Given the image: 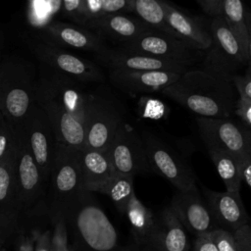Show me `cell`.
Segmentation results:
<instances>
[{
	"mask_svg": "<svg viewBox=\"0 0 251 251\" xmlns=\"http://www.w3.org/2000/svg\"><path fill=\"white\" fill-rule=\"evenodd\" d=\"M87 101L81 82L52 69L35 83V103L47 116L57 142L78 150L85 146Z\"/></svg>",
	"mask_w": 251,
	"mask_h": 251,
	"instance_id": "obj_1",
	"label": "cell"
},
{
	"mask_svg": "<svg viewBox=\"0 0 251 251\" xmlns=\"http://www.w3.org/2000/svg\"><path fill=\"white\" fill-rule=\"evenodd\" d=\"M204 13L207 15L217 18L222 17L223 0H196Z\"/></svg>",
	"mask_w": 251,
	"mask_h": 251,
	"instance_id": "obj_39",
	"label": "cell"
},
{
	"mask_svg": "<svg viewBox=\"0 0 251 251\" xmlns=\"http://www.w3.org/2000/svg\"><path fill=\"white\" fill-rule=\"evenodd\" d=\"M207 234L213 241L218 251H236L231 232L222 228H217Z\"/></svg>",
	"mask_w": 251,
	"mask_h": 251,
	"instance_id": "obj_33",
	"label": "cell"
},
{
	"mask_svg": "<svg viewBox=\"0 0 251 251\" xmlns=\"http://www.w3.org/2000/svg\"><path fill=\"white\" fill-rule=\"evenodd\" d=\"M35 83L26 66L12 61L0 66V112L15 127L35 104Z\"/></svg>",
	"mask_w": 251,
	"mask_h": 251,
	"instance_id": "obj_5",
	"label": "cell"
},
{
	"mask_svg": "<svg viewBox=\"0 0 251 251\" xmlns=\"http://www.w3.org/2000/svg\"><path fill=\"white\" fill-rule=\"evenodd\" d=\"M222 18L241 43L244 50L251 54V31L249 14L242 0H223Z\"/></svg>",
	"mask_w": 251,
	"mask_h": 251,
	"instance_id": "obj_27",
	"label": "cell"
},
{
	"mask_svg": "<svg viewBox=\"0 0 251 251\" xmlns=\"http://www.w3.org/2000/svg\"><path fill=\"white\" fill-rule=\"evenodd\" d=\"M182 74L166 71H129L110 69L109 77L114 86L130 93L161 92L173 84Z\"/></svg>",
	"mask_w": 251,
	"mask_h": 251,
	"instance_id": "obj_17",
	"label": "cell"
},
{
	"mask_svg": "<svg viewBox=\"0 0 251 251\" xmlns=\"http://www.w3.org/2000/svg\"><path fill=\"white\" fill-rule=\"evenodd\" d=\"M233 114L237 116L239 122L246 127H251V101L237 99Z\"/></svg>",
	"mask_w": 251,
	"mask_h": 251,
	"instance_id": "obj_37",
	"label": "cell"
},
{
	"mask_svg": "<svg viewBox=\"0 0 251 251\" xmlns=\"http://www.w3.org/2000/svg\"><path fill=\"white\" fill-rule=\"evenodd\" d=\"M35 53L52 70L81 83L104 80L103 74L95 64L55 45L38 44L35 46Z\"/></svg>",
	"mask_w": 251,
	"mask_h": 251,
	"instance_id": "obj_14",
	"label": "cell"
},
{
	"mask_svg": "<svg viewBox=\"0 0 251 251\" xmlns=\"http://www.w3.org/2000/svg\"><path fill=\"white\" fill-rule=\"evenodd\" d=\"M96 56L109 69L129 71H166L179 74H183L184 72L192 69L184 64L136 53H129L120 49H109L107 47Z\"/></svg>",
	"mask_w": 251,
	"mask_h": 251,
	"instance_id": "obj_19",
	"label": "cell"
},
{
	"mask_svg": "<svg viewBox=\"0 0 251 251\" xmlns=\"http://www.w3.org/2000/svg\"><path fill=\"white\" fill-rule=\"evenodd\" d=\"M125 215L129 225L132 243L147 246L155 230L157 214L146 207L134 193L126 205Z\"/></svg>",
	"mask_w": 251,
	"mask_h": 251,
	"instance_id": "obj_23",
	"label": "cell"
},
{
	"mask_svg": "<svg viewBox=\"0 0 251 251\" xmlns=\"http://www.w3.org/2000/svg\"><path fill=\"white\" fill-rule=\"evenodd\" d=\"M190 251H218L208 234L195 236Z\"/></svg>",
	"mask_w": 251,
	"mask_h": 251,
	"instance_id": "obj_42",
	"label": "cell"
},
{
	"mask_svg": "<svg viewBox=\"0 0 251 251\" xmlns=\"http://www.w3.org/2000/svg\"><path fill=\"white\" fill-rule=\"evenodd\" d=\"M150 173L157 174L180 191H198L190 164L167 141L144 130L141 133Z\"/></svg>",
	"mask_w": 251,
	"mask_h": 251,
	"instance_id": "obj_6",
	"label": "cell"
},
{
	"mask_svg": "<svg viewBox=\"0 0 251 251\" xmlns=\"http://www.w3.org/2000/svg\"><path fill=\"white\" fill-rule=\"evenodd\" d=\"M44 33L56 43L96 55L106 48L100 36L82 25L55 22L44 27Z\"/></svg>",
	"mask_w": 251,
	"mask_h": 251,
	"instance_id": "obj_22",
	"label": "cell"
},
{
	"mask_svg": "<svg viewBox=\"0 0 251 251\" xmlns=\"http://www.w3.org/2000/svg\"><path fill=\"white\" fill-rule=\"evenodd\" d=\"M114 251H130L129 247L126 246V247H122V246H119L118 248H116Z\"/></svg>",
	"mask_w": 251,
	"mask_h": 251,
	"instance_id": "obj_45",
	"label": "cell"
},
{
	"mask_svg": "<svg viewBox=\"0 0 251 251\" xmlns=\"http://www.w3.org/2000/svg\"><path fill=\"white\" fill-rule=\"evenodd\" d=\"M0 212L16 221L22 214L15 176V155L0 162Z\"/></svg>",
	"mask_w": 251,
	"mask_h": 251,
	"instance_id": "obj_26",
	"label": "cell"
},
{
	"mask_svg": "<svg viewBox=\"0 0 251 251\" xmlns=\"http://www.w3.org/2000/svg\"><path fill=\"white\" fill-rule=\"evenodd\" d=\"M83 26L101 38L106 36L119 40L122 43L130 41L147 30L152 29L141 20L128 14L107 15L89 21Z\"/></svg>",
	"mask_w": 251,
	"mask_h": 251,
	"instance_id": "obj_21",
	"label": "cell"
},
{
	"mask_svg": "<svg viewBox=\"0 0 251 251\" xmlns=\"http://www.w3.org/2000/svg\"><path fill=\"white\" fill-rule=\"evenodd\" d=\"M186 231L198 236L219 228L198 191L177 190L169 205Z\"/></svg>",
	"mask_w": 251,
	"mask_h": 251,
	"instance_id": "obj_15",
	"label": "cell"
},
{
	"mask_svg": "<svg viewBox=\"0 0 251 251\" xmlns=\"http://www.w3.org/2000/svg\"><path fill=\"white\" fill-rule=\"evenodd\" d=\"M105 152L116 174L132 176L150 174L141 135L125 121L119 126Z\"/></svg>",
	"mask_w": 251,
	"mask_h": 251,
	"instance_id": "obj_11",
	"label": "cell"
},
{
	"mask_svg": "<svg viewBox=\"0 0 251 251\" xmlns=\"http://www.w3.org/2000/svg\"><path fill=\"white\" fill-rule=\"evenodd\" d=\"M54 229L51 236L52 251H75L71 244L67 226L64 219H58L53 222Z\"/></svg>",
	"mask_w": 251,
	"mask_h": 251,
	"instance_id": "obj_32",
	"label": "cell"
},
{
	"mask_svg": "<svg viewBox=\"0 0 251 251\" xmlns=\"http://www.w3.org/2000/svg\"><path fill=\"white\" fill-rule=\"evenodd\" d=\"M0 251H7V250H6L5 247H1V248H0Z\"/></svg>",
	"mask_w": 251,
	"mask_h": 251,
	"instance_id": "obj_47",
	"label": "cell"
},
{
	"mask_svg": "<svg viewBox=\"0 0 251 251\" xmlns=\"http://www.w3.org/2000/svg\"><path fill=\"white\" fill-rule=\"evenodd\" d=\"M51 230L38 232L33 236V251H50L51 248Z\"/></svg>",
	"mask_w": 251,
	"mask_h": 251,
	"instance_id": "obj_40",
	"label": "cell"
},
{
	"mask_svg": "<svg viewBox=\"0 0 251 251\" xmlns=\"http://www.w3.org/2000/svg\"><path fill=\"white\" fill-rule=\"evenodd\" d=\"M15 176L22 214L44 210L47 185L32 156L22 125L18 126L17 133Z\"/></svg>",
	"mask_w": 251,
	"mask_h": 251,
	"instance_id": "obj_8",
	"label": "cell"
},
{
	"mask_svg": "<svg viewBox=\"0 0 251 251\" xmlns=\"http://www.w3.org/2000/svg\"><path fill=\"white\" fill-rule=\"evenodd\" d=\"M236 251H251V228L249 224L231 231Z\"/></svg>",
	"mask_w": 251,
	"mask_h": 251,
	"instance_id": "obj_35",
	"label": "cell"
},
{
	"mask_svg": "<svg viewBox=\"0 0 251 251\" xmlns=\"http://www.w3.org/2000/svg\"><path fill=\"white\" fill-rule=\"evenodd\" d=\"M21 125L43 181L48 185L57 148V140L50 122L35 103Z\"/></svg>",
	"mask_w": 251,
	"mask_h": 251,
	"instance_id": "obj_13",
	"label": "cell"
},
{
	"mask_svg": "<svg viewBox=\"0 0 251 251\" xmlns=\"http://www.w3.org/2000/svg\"><path fill=\"white\" fill-rule=\"evenodd\" d=\"M123 121L120 104L111 95L88 93L84 147L106 151Z\"/></svg>",
	"mask_w": 251,
	"mask_h": 251,
	"instance_id": "obj_9",
	"label": "cell"
},
{
	"mask_svg": "<svg viewBox=\"0 0 251 251\" xmlns=\"http://www.w3.org/2000/svg\"><path fill=\"white\" fill-rule=\"evenodd\" d=\"M133 179L134 176H132L115 174L107 180L88 185L84 187L83 190L107 195L118 212L125 215L126 205L130 197L134 194Z\"/></svg>",
	"mask_w": 251,
	"mask_h": 251,
	"instance_id": "obj_25",
	"label": "cell"
},
{
	"mask_svg": "<svg viewBox=\"0 0 251 251\" xmlns=\"http://www.w3.org/2000/svg\"><path fill=\"white\" fill-rule=\"evenodd\" d=\"M205 203L219 228L229 232L249 224V216L239 192H218L203 188Z\"/></svg>",
	"mask_w": 251,
	"mask_h": 251,
	"instance_id": "obj_16",
	"label": "cell"
},
{
	"mask_svg": "<svg viewBox=\"0 0 251 251\" xmlns=\"http://www.w3.org/2000/svg\"><path fill=\"white\" fill-rule=\"evenodd\" d=\"M91 193L82 189L65 212L71 244L75 251H114L118 233Z\"/></svg>",
	"mask_w": 251,
	"mask_h": 251,
	"instance_id": "obj_3",
	"label": "cell"
},
{
	"mask_svg": "<svg viewBox=\"0 0 251 251\" xmlns=\"http://www.w3.org/2000/svg\"><path fill=\"white\" fill-rule=\"evenodd\" d=\"M81 188L107 180L116 173L105 151L82 148L80 150Z\"/></svg>",
	"mask_w": 251,
	"mask_h": 251,
	"instance_id": "obj_24",
	"label": "cell"
},
{
	"mask_svg": "<svg viewBox=\"0 0 251 251\" xmlns=\"http://www.w3.org/2000/svg\"><path fill=\"white\" fill-rule=\"evenodd\" d=\"M211 45L204 51V71L229 78L236 71L248 65L247 53L222 17L213 18L208 25Z\"/></svg>",
	"mask_w": 251,
	"mask_h": 251,
	"instance_id": "obj_7",
	"label": "cell"
},
{
	"mask_svg": "<svg viewBox=\"0 0 251 251\" xmlns=\"http://www.w3.org/2000/svg\"><path fill=\"white\" fill-rule=\"evenodd\" d=\"M238 175L240 181L247 187L251 186V153L245 154L237 159Z\"/></svg>",
	"mask_w": 251,
	"mask_h": 251,
	"instance_id": "obj_38",
	"label": "cell"
},
{
	"mask_svg": "<svg viewBox=\"0 0 251 251\" xmlns=\"http://www.w3.org/2000/svg\"><path fill=\"white\" fill-rule=\"evenodd\" d=\"M5 121V119H4V117H3V115L1 114V112H0V125L3 123Z\"/></svg>",
	"mask_w": 251,
	"mask_h": 251,
	"instance_id": "obj_46",
	"label": "cell"
},
{
	"mask_svg": "<svg viewBox=\"0 0 251 251\" xmlns=\"http://www.w3.org/2000/svg\"><path fill=\"white\" fill-rule=\"evenodd\" d=\"M120 50L151 56L192 67L203 59L204 52L195 50L181 40L164 32L150 29L136 38L122 43Z\"/></svg>",
	"mask_w": 251,
	"mask_h": 251,
	"instance_id": "obj_10",
	"label": "cell"
},
{
	"mask_svg": "<svg viewBox=\"0 0 251 251\" xmlns=\"http://www.w3.org/2000/svg\"><path fill=\"white\" fill-rule=\"evenodd\" d=\"M18 127L4 121L0 125V162L11 159L15 155Z\"/></svg>",
	"mask_w": 251,
	"mask_h": 251,
	"instance_id": "obj_31",
	"label": "cell"
},
{
	"mask_svg": "<svg viewBox=\"0 0 251 251\" xmlns=\"http://www.w3.org/2000/svg\"><path fill=\"white\" fill-rule=\"evenodd\" d=\"M132 0H82L78 24L112 14H131Z\"/></svg>",
	"mask_w": 251,
	"mask_h": 251,
	"instance_id": "obj_30",
	"label": "cell"
},
{
	"mask_svg": "<svg viewBox=\"0 0 251 251\" xmlns=\"http://www.w3.org/2000/svg\"><path fill=\"white\" fill-rule=\"evenodd\" d=\"M81 190L80 150L57 142L44 212L52 222L63 219L68 206Z\"/></svg>",
	"mask_w": 251,
	"mask_h": 251,
	"instance_id": "obj_4",
	"label": "cell"
},
{
	"mask_svg": "<svg viewBox=\"0 0 251 251\" xmlns=\"http://www.w3.org/2000/svg\"><path fill=\"white\" fill-rule=\"evenodd\" d=\"M17 251H33V237L22 236L19 240Z\"/></svg>",
	"mask_w": 251,
	"mask_h": 251,
	"instance_id": "obj_43",
	"label": "cell"
},
{
	"mask_svg": "<svg viewBox=\"0 0 251 251\" xmlns=\"http://www.w3.org/2000/svg\"><path fill=\"white\" fill-rule=\"evenodd\" d=\"M147 246L157 251H190L186 229L169 206L157 214L155 230Z\"/></svg>",
	"mask_w": 251,
	"mask_h": 251,
	"instance_id": "obj_20",
	"label": "cell"
},
{
	"mask_svg": "<svg viewBox=\"0 0 251 251\" xmlns=\"http://www.w3.org/2000/svg\"><path fill=\"white\" fill-rule=\"evenodd\" d=\"M165 9L168 25L176 38L198 51L204 52L210 47V31L200 18L183 12L168 0L165 1Z\"/></svg>",
	"mask_w": 251,
	"mask_h": 251,
	"instance_id": "obj_18",
	"label": "cell"
},
{
	"mask_svg": "<svg viewBox=\"0 0 251 251\" xmlns=\"http://www.w3.org/2000/svg\"><path fill=\"white\" fill-rule=\"evenodd\" d=\"M239 99L251 101V75L249 70L245 75H232L229 77Z\"/></svg>",
	"mask_w": 251,
	"mask_h": 251,
	"instance_id": "obj_34",
	"label": "cell"
},
{
	"mask_svg": "<svg viewBox=\"0 0 251 251\" xmlns=\"http://www.w3.org/2000/svg\"><path fill=\"white\" fill-rule=\"evenodd\" d=\"M206 148L221 179L226 186V191L239 192L241 181L238 175V158L218 147L208 146Z\"/></svg>",
	"mask_w": 251,
	"mask_h": 251,
	"instance_id": "obj_29",
	"label": "cell"
},
{
	"mask_svg": "<svg viewBox=\"0 0 251 251\" xmlns=\"http://www.w3.org/2000/svg\"><path fill=\"white\" fill-rule=\"evenodd\" d=\"M199 134L206 147L226 150L236 158L251 153L250 128L230 118H196Z\"/></svg>",
	"mask_w": 251,
	"mask_h": 251,
	"instance_id": "obj_12",
	"label": "cell"
},
{
	"mask_svg": "<svg viewBox=\"0 0 251 251\" xmlns=\"http://www.w3.org/2000/svg\"><path fill=\"white\" fill-rule=\"evenodd\" d=\"M161 93L199 117L230 118L238 99L229 78L190 69Z\"/></svg>",
	"mask_w": 251,
	"mask_h": 251,
	"instance_id": "obj_2",
	"label": "cell"
},
{
	"mask_svg": "<svg viewBox=\"0 0 251 251\" xmlns=\"http://www.w3.org/2000/svg\"><path fill=\"white\" fill-rule=\"evenodd\" d=\"M81 1L82 0H63L64 14L76 23L79 22Z\"/></svg>",
	"mask_w": 251,
	"mask_h": 251,
	"instance_id": "obj_41",
	"label": "cell"
},
{
	"mask_svg": "<svg viewBox=\"0 0 251 251\" xmlns=\"http://www.w3.org/2000/svg\"><path fill=\"white\" fill-rule=\"evenodd\" d=\"M165 1L166 0H132L131 14L145 23L150 28L176 37L167 22Z\"/></svg>",
	"mask_w": 251,
	"mask_h": 251,
	"instance_id": "obj_28",
	"label": "cell"
},
{
	"mask_svg": "<svg viewBox=\"0 0 251 251\" xmlns=\"http://www.w3.org/2000/svg\"><path fill=\"white\" fill-rule=\"evenodd\" d=\"M130 251H157L156 249L149 247V246H142V245H135L133 243H131L130 245H128Z\"/></svg>",
	"mask_w": 251,
	"mask_h": 251,
	"instance_id": "obj_44",
	"label": "cell"
},
{
	"mask_svg": "<svg viewBox=\"0 0 251 251\" xmlns=\"http://www.w3.org/2000/svg\"><path fill=\"white\" fill-rule=\"evenodd\" d=\"M18 221L0 212V248L5 247L7 240L17 229Z\"/></svg>",
	"mask_w": 251,
	"mask_h": 251,
	"instance_id": "obj_36",
	"label": "cell"
}]
</instances>
